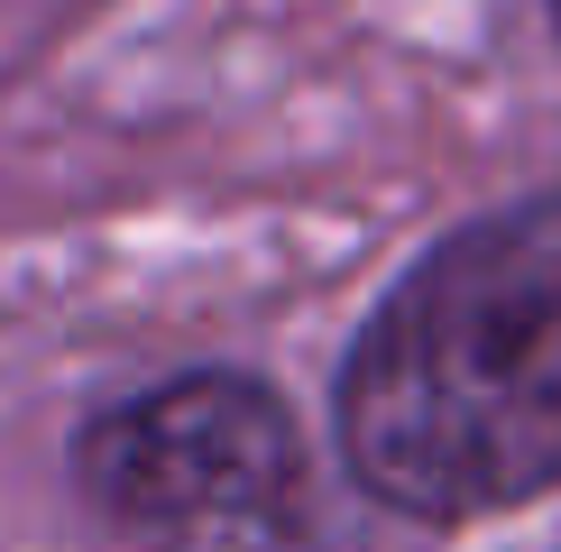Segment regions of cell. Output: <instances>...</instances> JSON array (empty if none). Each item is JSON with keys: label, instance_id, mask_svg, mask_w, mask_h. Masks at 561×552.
Masks as SVG:
<instances>
[{"label": "cell", "instance_id": "cell-1", "mask_svg": "<svg viewBox=\"0 0 561 552\" xmlns=\"http://www.w3.org/2000/svg\"><path fill=\"white\" fill-rule=\"evenodd\" d=\"M332 433L350 479L414 525L561 488V184L442 230L378 295Z\"/></svg>", "mask_w": 561, "mask_h": 552}, {"label": "cell", "instance_id": "cell-2", "mask_svg": "<svg viewBox=\"0 0 561 552\" xmlns=\"http://www.w3.org/2000/svg\"><path fill=\"white\" fill-rule=\"evenodd\" d=\"M92 516L157 552H276L304 525V433L249 368H184L75 433Z\"/></svg>", "mask_w": 561, "mask_h": 552}, {"label": "cell", "instance_id": "cell-3", "mask_svg": "<svg viewBox=\"0 0 561 552\" xmlns=\"http://www.w3.org/2000/svg\"><path fill=\"white\" fill-rule=\"evenodd\" d=\"M552 28H561V0H552Z\"/></svg>", "mask_w": 561, "mask_h": 552}]
</instances>
